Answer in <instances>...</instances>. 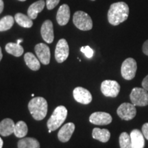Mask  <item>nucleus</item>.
Wrapping results in <instances>:
<instances>
[{
  "mask_svg": "<svg viewBox=\"0 0 148 148\" xmlns=\"http://www.w3.org/2000/svg\"><path fill=\"white\" fill-rule=\"evenodd\" d=\"M128 15V5L123 1H119L111 4L108 12V20L111 25H118L127 20Z\"/></svg>",
  "mask_w": 148,
  "mask_h": 148,
  "instance_id": "f257e3e1",
  "label": "nucleus"
},
{
  "mask_svg": "<svg viewBox=\"0 0 148 148\" xmlns=\"http://www.w3.org/2000/svg\"><path fill=\"white\" fill-rule=\"evenodd\" d=\"M47 102L45 98L34 97L29 101L28 109L33 118L36 121L43 119L47 113Z\"/></svg>",
  "mask_w": 148,
  "mask_h": 148,
  "instance_id": "f03ea898",
  "label": "nucleus"
},
{
  "mask_svg": "<svg viewBox=\"0 0 148 148\" xmlns=\"http://www.w3.org/2000/svg\"><path fill=\"white\" fill-rule=\"evenodd\" d=\"M67 116V110L63 106L56 107L47 121V127L49 130L54 131L60 126L65 121Z\"/></svg>",
  "mask_w": 148,
  "mask_h": 148,
  "instance_id": "7ed1b4c3",
  "label": "nucleus"
},
{
  "mask_svg": "<svg viewBox=\"0 0 148 148\" xmlns=\"http://www.w3.org/2000/svg\"><path fill=\"white\" fill-rule=\"evenodd\" d=\"M73 22L77 28L88 31L92 28V21L90 16L84 11H77L73 14Z\"/></svg>",
  "mask_w": 148,
  "mask_h": 148,
  "instance_id": "20e7f679",
  "label": "nucleus"
},
{
  "mask_svg": "<svg viewBox=\"0 0 148 148\" xmlns=\"http://www.w3.org/2000/svg\"><path fill=\"white\" fill-rule=\"evenodd\" d=\"M131 103L134 106H145L148 105V92L143 88L135 87L130 95Z\"/></svg>",
  "mask_w": 148,
  "mask_h": 148,
  "instance_id": "39448f33",
  "label": "nucleus"
},
{
  "mask_svg": "<svg viewBox=\"0 0 148 148\" xmlns=\"http://www.w3.org/2000/svg\"><path fill=\"white\" fill-rule=\"evenodd\" d=\"M137 64L132 58H128L123 61L121 68L122 77L126 80H131L136 75Z\"/></svg>",
  "mask_w": 148,
  "mask_h": 148,
  "instance_id": "423d86ee",
  "label": "nucleus"
},
{
  "mask_svg": "<svg viewBox=\"0 0 148 148\" xmlns=\"http://www.w3.org/2000/svg\"><path fill=\"white\" fill-rule=\"evenodd\" d=\"M116 113L122 120H132L136 114V106L132 103H123L117 108Z\"/></svg>",
  "mask_w": 148,
  "mask_h": 148,
  "instance_id": "0eeeda50",
  "label": "nucleus"
},
{
  "mask_svg": "<svg viewBox=\"0 0 148 148\" xmlns=\"http://www.w3.org/2000/svg\"><path fill=\"white\" fill-rule=\"evenodd\" d=\"M101 90L106 97H116L120 92V85L115 80L106 79L101 83Z\"/></svg>",
  "mask_w": 148,
  "mask_h": 148,
  "instance_id": "6e6552de",
  "label": "nucleus"
},
{
  "mask_svg": "<svg viewBox=\"0 0 148 148\" xmlns=\"http://www.w3.org/2000/svg\"><path fill=\"white\" fill-rule=\"evenodd\" d=\"M69 49L67 42L65 39L62 38L59 40L56 47L55 58L59 63L63 62L69 56Z\"/></svg>",
  "mask_w": 148,
  "mask_h": 148,
  "instance_id": "1a4fd4ad",
  "label": "nucleus"
},
{
  "mask_svg": "<svg viewBox=\"0 0 148 148\" xmlns=\"http://www.w3.org/2000/svg\"><path fill=\"white\" fill-rule=\"evenodd\" d=\"M112 116L105 112H95L90 114L89 121L92 124L98 125H108L112 122Z\"/></svg>",
  "mask_w": 148,
  "mask_h": 148,
  "instance_id": "9d476101",
  "label": "nucleus"
},
{
  "mask_svg": "<svg viewBox=\"0 0 148 148\" xmlns=\"http://www.w3.org/2000/svg\"><path fill=\"white\" fill-rule=\"evenodd\" d=\"M35 52L40 62L43 64H48L50 62V49L44 43H38L35 46Z\"/></svg>",
  "mask_w": 148,
  "mask_h": 148,
  "instance_id": "9b49d317",
  "label": "nucleus"
},
{
  "mask_svg": "<svg viewBox=\"0 0 148 148\" xmlns=\"http://www.w3.org/2000/svg\"><path fill=\"white\" fill-rule=\"evenodd\" d=\"M73 95L75 100L82 104H88L92 101L91 93L87 89L80 86L73 90Z\"/></svg>",
  "mask_w": 148,
  "mask_h": 148,
  "instance_id": "f8f14e48",
  "label": "nucleus"
},
{
  "mask_svg": "<svg viewBox=\"0 0 148 148\" xmlns=\"http://www.w3.org/2000/svg\"><path fill=\"white\" fill-rule=\"evenodd\" d=\"M42 38L47 43H51L53 41L54 35H53V23L50 20H46L42 23L40 29Z\"/></svg>",
  "mask_w": 148,
  "mask_h": 148,
  "instance_id": "ddd939ff",
  "label": "nucleus"
},
{
  "mask_svg": "<svg viewBox=\"0 0 148 148\" xmlns=\"http://www.w3.org/2000/svg\"><path fill=\"white\" fill-rule=\"evenodd\" d=\"M75 130V125L73 123H67L61 127L58 133V138L62 143L69 141Z\"/></svg>",
  "mask_w": 148,
  "mask_h": 148,
  "instance_id": "4468645a",
  "label": "nucleus"
},
{
  "mask_svg": "<svg viewBox=\"0 0 148 148\" xmlns=\"http://www.w3.org/2000/svg\"><path fill=\"white\" fill-rule=\"evenodd\" d=\"M70 18V9L69 5L62 4L60 5L57 12L56 20L60 25H65Z\"/></svg>",
  "mask_w": 148,
  "mask_h": 148,
  "instance_id": "2eb2a0df",
  "label": "nucleus"
},
{
  "mask_svg": "<svg viewBox=\"0 0 148 148\" xmlns=\"http://www.w3.org/2000/svg\"><path fill=\"white\" fill-rule=\"evenodd\" d=\"M131 148H143L145 139L143 133L137 129H134L130 133Z\"/></svg>",
  "mask_w": 148,
  "mask_h": 148,
  "instance_id": "dca6fc26",
  "label": "nucleus"
},
{
  "mask_svg": "<svg viewBox=\"0 0 148 148\" xmlns=\"http://www.w3.org/2000/svg\"><path fill=\"white\" fill-rule=\"evenodd\" d=\"M14 121L11 119L6 118L0 122V134L3 136H8L14 133Z\"/></svg>",
  "mask_w": 148,
  "mask_h": 148,
  "instance_id": "f3484780",
  "label": "nucleus"
},
{
  "mask_svg": "<svg viewBox=\"0 0 148 148\" xmlns=\"http://www.w3.org/2000/svg\"><path fill=\"white\" fill-rule=\"evenodd\" d=\"M45 5V2L44 0H38V1L33 3L29 5L27 10V15L32 19H35L38 16V14L43 10Z\"/></svg>",
  "mask_w": 148,
  "mask_h": 148,
  "instance_id": "a211bd4d",
  "label": "nucleus"
},
{
  "mask_svg": "<svg viewBox=\"0 0 148 148\" xmlns=\"http://www.w3.org/2000/svg\"><path fill=\"white\" fill-rule=\"evenodd\" d=\"M92 136L94 139L99 140L102 143H106L110 139V133L107 129H100L95 127L92 130Z\"/></svg>",
  "mask_w": 148,
  "mask_h": 148,
  "instance_id": "6ab92c4d",
  "label": "nucleus"
},
{
  "mask_svg": "<svg viewBox=\"0 0 148 148\" xmlns=\"http://www.w3.org/2000/svg\"><path fill=\"white\" fill-rule=\"evenodd\" d=\"M24 60L27 66L32 71H38L40 67V60L32 53L27 52L24 56Z\"/></svg>",
  "mask_w": 148,
  "mask_h": 148,
  "instance_id": "aec40b11",
  "label": "nucleus"
},
{
  "mask_svg": "<svg viewBox=\"0 0 148 148\" xmlns=\"http://www.w3.org/2000/svg\"><path fill=\"white\" fill-rule=\"evenodd\" d=\"M18 148H40V143L36 138H23L18 140Z\"/></svg>",
  "mask_w": 148,
  "mask_h": 148,
  "instance_id": "412c9836",
  "label": "nucleus"
},
{
  "mask_svg": "<svg viewBox=\"0 0 148 148\" xmlns=\"http://www.w3.org/2000/svg\"><path fill=\"white\" fill-rule=\"evenodd\" d=\"M5 51L11 55L16 57H19L23 53V48L20 44L15 42H9L5 45Z\"/></svg>",
  "mask_w": 148,
  "mask_h": 148,
  "instance_id": "4be33fe9",
  "label": "nucleus"
},
{
  "mask_svg": "<svg viewBox=\"0 0 148 148\" xmlns=\"http://www.w3.org/2000/svg\"><path fill=\"white\" fill-rule=\"evenodd\" d=\"M14 19L20 26L25 27V28H29L33 25V22L32 18H29L28 15L22 13H16L14 16Z\"/></svg>",
  "mask_w": 148,
  "mask_h": 148,
  "instance_id": "5701e85b",
  "label": "nucleus"
},
{
  "mask_svg": "<svg viewBox=\"0 0 148 148\" xmlns=\"http://www.w3.org/2000/svg\"><path fill=\"white\" fill-rule=\"evenodd\" d=\"M27 124L23 121H19L15 124L14 130V134L16 137L22 138H24L27 134Z\"/></svg>",
  "mask_w": 148,
  "mask_h": 148,
  "instance_id": "b1692460",
  "label": "nucleus"
},
{
  "mask_svg": "<svg viewBox=\"0 0 148 148\" xmlns=\"http://www.w3.org/2000/svg\"><path fill=\"white\" fill-rule=\"evenodd\" d=\"M14 19L13 16L7 15L0 20V32H3L10 29L14 24Z\"/></svg>",
  "mask_w": 148,
  "mask_h": 148,
  "instance_id": "393cba45",
  "label": "nucleus"
},
{
  "mask_svg": "<svg viewBox=\"0 0 148 148\" xmlns=\"http://www.w3.org/2000/svg\"><path fill=\"white\" fill-rule=\"evenodd\" d=\"M119 145L121 148H131L130 135L127 132H122L119 136Z\"/></svg>",
  "mask_w": 148,
  "mask_h": 148,
  "instance_id": "a878e982",
  "label": "nucleus"
},
{
  "mask_svg": "<svg viewBox=\"0 0 148 148\" xmlns=\"http://www.w3.org/2000/svg\"><path fill=\"white\" fill-rule=\"evenodd\" d=\"M80 51H82V52L85 55V56L88 58H91L92 56H93V50H92L91 48L88 45L81 47Z\"/></svg>",
  "mask_w": 148,
  "mask_h": 148,
  "instance_id": "bb28decb",
  "label": "nucleus"
},
{
  "mask_svg": "<svg viewBox=\"0 0 148 148\" xmlns=\"http://www.w3.org/2000/svg\"><path fill=\"white\" fill-rule=\"evenodd\" d=\"M60 0H46V5L48 10H52L58 4Z\"/></svg>",
  "mask_w": 148,
  "mask_h": 148,
  "instance_id": "cd10ccee",
  "label": "nucleus"
},
{
  "mask_svg": "<svg viewBox=\"0 0 148 148\" xmlns=\"http://www.w3.org/2000/svg\"><path fill=\"white\" fill-rule=\"evenodd\" d=\"M142 133H143L144 137L148 140V123H144L142 126Z\"/></svg>",
  "mask_w": 148,
  "mask_h": 148,
  "instance_id": "c85d7f7f",
  "label": "nucleus"
},
{
  "mask_svg": "<svg viewBox=\"0 0 148 148\" xmlns=\"http://www.w3.org/2000/svg\"><path fill=\"white\" fill-rule=\"evenodd\" d=\"M142 87H143L144 89L148 91V75L147 76L145 77V78L143 79V80L142 81Z\"/></svg>",
  "mask_w": 148,
  "mask_h": 148,
  "instance_id": "c756f323",
  "label": "nucleus"
},
{
  "mask_svg": "<svg viewBox=\"0 0 148 148\" xmlns=\"http://www.w3.org/2000/svg\"><path fill=\"white\" fill-rule=\"evenodd\" d=\"M142 50H143V52L148 56V40H146V41L143 43V47H142Z\"/></svg>",
  "mask_w": 148,
  "mask_h": 148,
  "instance_id": "7c9ffc66",
  "label": "nucleus"
},
{
  "mask_svg": "<svg viewBox=\"0 0 148 148\" xmlns=\"http://www.w3.org/2000/svg\"><path fill=\"white\" fill-rule=\"evenodd\" d=\"M3 8H4V3H3V0H0V14L2 12Z\"/></svg>",
  "mask_w": 148,
  "mask_h": 148,
  "instance_id": "2f4dec72",
  "label": "nucleus"
},
{
  "mask_svg": "<svg viewBox=\"0 0 148 148\" xmlns=\"http://www.w3.org/2000/svg\"><path fill=\"white\" fill-rule=\"evenodd\" d=\"M3 140L1 139V137H0V148H2V147H3Z\"/></svg>",
  "mask_w": 148,
  "mask_h": 148,
  "instance_id": "473e14b6",
  "label": "nucleus"
},
{
  "mask_svg": "<svg viewBox=\"0 0 148 148\" xmlns=\"http://www.w3.org/2000/svg\"><path fill=\"white\" fill-rule=\"evenodd\" d=\"M2 57H3V55H2V52H1V48L0 47V61H1V59H2Z\"/></svg>",
  "mask_w": 148,
  "mask_h": 148,
  "instance_id": "72a5a7b5",
  "label": "nucleus"
},
{
  "mask_svg": "<svg viewBox=\"0 0 148 148\" xmlns=\"http://www.w3.org/2000/svg\"><path fill=\"white\" fill-rule=\"evenodd\" d=\"M21 42H23V40H22V39H18V40H17V42H16V43L20 44Z\"/></svg>",
  "mask_w": 148,
  "mask_h": 148,
  "instance_id": "f704fd0d",
  "label": "nucleus"
},
{
  "mask_svg": "<svg viewBox=\"0 0 148 148\" xmlns=\"http://www.w3.org/2000/svg\"><path fill=\"white\" fill-rule=\"evenodd\" d=\"M18 1H26V0H18Z\"/></svg>",
  "mask_w": 148,
  "mask_h": 148,
  "instance_id": "c9c22d12",
  "label": "nucleus"
},
{
  "mask_svg": "<svg viewBox=\"0 0 148 148\" xmlns=\"http://www.w3.org/2000/svg\"><path fill=\"white\" fill-rule=\"evenodd\" d=\"M34 94H32V97H34Z\"/></svg>",
  "mask_w": 148,
  "mask_h": 148,
  "instance_id": "e433bc0d",
  "label": "nucleus"
},
{
  "mask_svg": "<svg viewBox=\"0 0 148 148\" xmlns=\"http://www.w3.org/2000/svg\"><path fill=\"white\" fill-rule=\"evenodd\" d=\"M91 1H95V0H91Z\"/></svg>",
  "mask_w": 148,
  "mask_h": 148,
  "instance_id": "4c0bfd02",
  "label": "nucleus"
}]
</instances>
